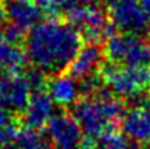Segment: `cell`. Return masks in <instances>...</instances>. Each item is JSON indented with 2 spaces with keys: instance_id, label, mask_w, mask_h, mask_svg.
Returning a JSON list of instances; mask_svg holds the SVG:
<instances>
[{
  "instance_id": "6da1fadb",
  "label": "cell",
  "mask_w": 150,
  "mask_h": 149,
  "mask_svg": "<svg viewBox=\"0 0 150 149\" xmlns=\"http://www.w3.org/2000/svg\"><path fill=\"white\" fill-rule=\"evenodd\" d=\"M82 48V34L60 20L39 22L29 29L25 39V54L35 70L45 75H59L71 67Z\"/></svg>"
},
{
  "instance_id": "7a4b0ae2",
  "label": "cell",
  "mask_w": 150,
  "mask_h": 149,
  "mask_svg": "<svg viewBox=\"0 0 150 149\" xmlns=\"http://www.w3.org/2000/svg\"><path fill=\"white\" fill-rule=\"evenodd\" d=\"M72 116L82 128L85 141H95L114 131L124 116V106L114 93L99 91L76 102L72 107Z\"/></svg>"
},
{
  "instance_id": "3957f363",
  "label": "cell",
  "mask_w": 150,
  "mask_h": 149,
  "mask_svg": "<svg viewBox=\"0 0 150 149\" xmlns=\"http://www.w3.org/2000/svg\"><path fill=\"white\" fill-rule=\"evenodd\" d=\"M102 80L114 95L135 99L150 89V66L127 67L111 64L103 68Z\"/></svg>"
},
{
  "instance_id": "277c9868",
  "label": "cell",
  "mask_w": 150,
  "mask_h": 149,
  "mask_svg": "<svg viewBox=\"0 0 150 149\" xmlns=\"http://www.w3.org/2000/svg\"><path fill=\"white\" fill-rule=\"evenodd\" d=\"M104 54L111 64L127 67L150 66V45L143 36L121 32L110 36L106 42Z\"/></svg>"
},
{
  "instance_id": "5b68a950",
  "label": "cell",
  "mask_w": 150,
  "mask_h": 149,
  "mask_svg": "<svg viewBox=\"0 0 150 149\" xmlns=\"http://www.w3.org/2000/svg\"><path fill=\"white\" fill-rule=\"evenodd\" d=\"M108 14L120 32L143 36L150 31V21L140 0H108Z\"/></svg>"
},
{
  "instance_id": "8992f818",
  "label": "cell",
  "mask_w": 150,
  "mask_h": 149,
  "mask_svg": "<svg viewBox=\"0 0 150 149\" xmlns=\"http://www.w3.org/2000/svg\"><path fill=\"white\" fill-rule=\"evenodd\" d=\"M46 131L53 149H83L85 135L72 113H54L46 124Z\"/></svg>"
},
{
  "instance_id": "52a82bcc",
  "label": "cell",
  "mask_w": 150,
  "mask_h": 149,
  "mask_svg": "<svg viewBox=\"0 0 150 149\" xmlns=\"http://www.w3.org/2000/svg\"><path fill=\"white\" fill-rule=\"evenodd\" d=\"M32 95L28 75L18 73L0 74V109L13 114H21Z\"/></svg>"
},
{
  "instance_id": "ba28073f",
  "label": "cell",
  "mask_w": 150,
  "mask_h": 149,
  "mask_svg": "<svg viewBox=\"0 0 150 149\" xmlns=\"http://www.w3.org/2000/svg\"><path fill=\"white\" fill-rule=\"evenodd\" d=\"M54 114V102L49 92L43 89L32 91L31 99L28 102L25 110L20 114L22 124L27 128L39 130L45 127Z\"/></svg>"
},
{
  "instance_id": "9c48e42d",
  "label": "cell",
  "mask_w": 150,
  "mask_h": 149,
  "mask_svg": "<svg viewBox=\"0 0 150 149\" xmlns=\"http://www.w3.org/2000/svg\"><path fill=\"white\" fill-rule=\"evenodd\" d=\"M122 133L127 139L138 144L150 142V107L136 105L124 112L121 118Z\"/></svg>"
},
{
  "instance_id": "30bf717a",
  "label": "cell",
  "mask_w": 150,
  "mask_h": 149,
  "mask_svg": "<svg viewBox=\"0 0 150 149\" xmlns=\"http://www.w3.org/2000/svg\"><path fill=\"white\" fill-rule=\"evenodd\" d=\"M104 56H106L104 49H102L97 43H88L81 48L71 67L68 68L70 70L68 73L76 80H83L92 75H96V73L102 67Z\"/></svg>"
},
{
  "instance_id": "8fae6325",
  "label": "cell",
  "mask_w": 150,
  "mask_h": 149,
  "mask_svg": "<svg viewBox=\"0 0 150 149\" xmlns=\"http://www.w3.org/2000/svg\"><path fill=\"white\" fill-rule=\"evenodd\" d=\"M6 13L11 22L10 25L21 32L32 29L40 22L43 16L35 0H10L6 7Z\"/></svg>"
},
{
  "instance_id": "7c38bea8",
  "label": "cell",
  "mask_w": 150,
  "mask_h": 149,
  "mask_svg": "<svg viewBox=\"0 0 150 149\" xmlns=\"http://www.w3.org/2000/svg\"><path fill=\"white\" fill-rule=\"evenodd\" d=\"M47 92L50 98L53 99L54 105L61 107L74 106L79 101V95L82 93L81 84L78 80L68 74L53 75L47 85Z\"/></svg>"
},
{
  "instance_id": "4fadbf2b",
  "label": "cell",
  "mask_w": 150,
  "mask_h": 149,
  "mask_svg": "<svg viewBox=\"0 0 150 149\" xmlns=\"http://www.w3.org/2000/svg\"><path fill=\"white\" fill-rule=\"evenodd\" d=\"M25 50L6 35L0 32V74L3 73H18L27 63Z\"/></svg>"
},
{
  "instance_id": "5bb4252c",
  "label": "cell",
  "mask_w": 150,
  "mask_h": 149,
  "mask_svg": "<svg viewBox=\"0 0 150 149\" xmlns=\"http://www.w3.org/2000/svg\"><path fill=\"white\" fill-rule=\"evenodd\" d=\"M16 149H53L49 138H46L43 134H40L38 130L27 128L18 131L16 142Z\"/></svg>"
},
{
  "instance_id": "9a60e30c",
  "label": "cell",
  "mask_w": 150,
  "mask_h": 149,
  "mask_svg": "<svg viewBox=\"0 0 150 149\" xmlns=\"http://www.w3.org/2000/svg\"><path fill=\"white\" fill-rule=\"evenodd\" d=\"M83 149H128V141L127 137L111 131L95 141H85Z\"/></svg>"
},
{
  "instance_id": "2e32d148",
  "label": "cell",
  "mask_w": 150,
  "mask_h": 149,
  "mask_svg": "<svg viewBox=\"0 0 150 149\" xmlns=\"http://www.w3.org/2000/svg\"><path fill=\"white\" fill-rule=\"evenodd\" d=\"M35 3L42 10L43 14L59 16L64 13L65 0H35Z\"/></svg>"
},
{
  "instance_id": "e0dca14e",
  "label": "cell",
  "mask_w": 150,
  "mask_h": 149,
  "mask_svg": "<svg viewBox=\"0 0 150 149\" xmlns=\"http://www.w3.org/2000/svg\"><path fill=\"white\" fill-rule=\"evenodd\" d=\"M140 4H142L146 16H147V18H149V21H150V0H140Z\"/></svg>"
},
{
  "instance_id": "ac0fdd59",
  "label": "cell",
  "mask_w": 150,
  "mask_h": 149,
  "mask_svg": "<svg viewBox=\"0 0 150 149\" xmlns=\"http://www.w3.org/2000/svg\"><path fill=\"white\" fill-rule=\"evenodd\" d=\"M6 17H7V13H6V7L1 3H0V27L4 24V20Z\"/></svg>"
},
{
  "instance_id": "d6986e66",
  "label": "cell",
  "mask_w": 150,
  "mask_h": 149,
  "mask_svg": "<svg viewBox=\"0 0 150 149\" xmlns=\"http://www.w3.org/2000/svg\"><path fill=\"white\" fill-rule=\"evenodd\" d=\"M145 149H150V142H147V144H146V146H145Z\"/></svg>"
},
{
  "instance_id": "ffe728a7",
  "label": "cell",
  "mask_w": 150,
  "mask_h": 149,
  "mask_svg": "<svg viewBox=\"0 0 150 149\" xmlns=\"http://www.w3.org/2000/svg\"><path fill=\"white\" fill-rule=\"evenodd\" d=\"M8 149H16V148H14V145H13V146H11V148H8Z\"/></svg>"
}]
</instances>
